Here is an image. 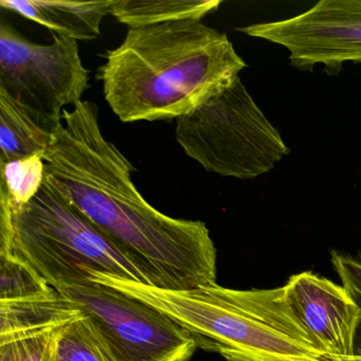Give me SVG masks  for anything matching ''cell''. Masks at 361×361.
I'll use <instances>...</instances> for the list:
<instances>
[{
  "mask_svg": "<svg viewBox=\"0 0 361 361\" xmlns=\"http://www.w3.org/2000/svg\"><path fill=\"white\" fill-rule=\"evenodd\" d=\"M98 106L65 109L44 154L45 175L145 276L149 286L190 290L216 283L217 252L202 221L156 210L132 180L136 169L99 126Z\"/></svg>",
  "mask_w": 361,
  "mask_h": 361,
  "instance_id": "obj_1",
  "label": "cell"
},
{
  "mask_svg": "<svg viewBox=\"0 0 361 361\" xmlns=\"http://www.w3.org/2000/svg\"><path fill=\"white\" fill-rule=\"evenodd\" d=\"M0 253H11L54 289L94 272L147 285L134 264L45 175L32 200L12 209L0 200Z\"/></svg>",
  "mask_w": 361,
  "mask_h": 361,
  "instance_id": "obj_4",
  "label": "cell"
},
{
  "mask_svg": "<svg viewBox=\"0 0 361 361\" xmlns=\"http://www.w3.org/2000/svg\"><path fill=\"white\" fill-rule=\"evenodd\" d=\"M56 290L87 320L111 361H189L198 348L183 325L113 287L87 279Z\"/></svg>",
  "mask_w": 361,
  "mask_h": 361,
  "instance_id": "obj_6",
  "label": "cell"
},
{
  "mask_svg": "<svg viewBox=\"0 0 361 361\" xmlns=\"http://www.w3.org/2000/svg\"><path fill=\"white\" fill-rule=\"evenodd\" d=\"M236 30L286 48L301 71L322 64L336 75L344 63H361V0H321L300 16Z\"/></svg>",
  "mask_w": 361,
  "mask_h": 361,
  "instance_id": "obj_8",
  "label": "cell"
},
{
  "mask_svg": "<svg viewBox=\"0 0 361 361\" xmlns=\"http://www.w3.org/2000/svg\"><path fill=\"white\" fill-rule=\"evenodd\" d=\"M81 316L58 291L42 299L0 302V336L64 326Z\"/></svg>",
  "mask_w": 361,
  "mask_h": 361,
  "instance_id": "obj_11",
  "label": "cell"
},
{
  "mask_svg": "<svg viewBox=\"0 0 361 361\" xmlns=\"http://www.w3.org/2000/svg\"><path fill=\"white\" fill-rule=\"evenodd\" d=\"M64 326L0 336V361H47L56 336Z\"/></svg>",
  "mask_w": 361,
  "mask_h": 361,
  "instance_id": "obj_17",
  "label": "cell"
},
{
  "mask_svg": "<svg viewBox=\"0 0 361 361\" xmlns=\"http://www.w3.org/2000/svg\"><path fill=\"white\" fill-rule=\"evenodd\" d=\"M331 262L350 295L361 297V251L356 255L331 250Z\"/></svg>",
  "mask_w": 361,
  "mask_h": 361,
  "instance_id": "obj_18",
  "label": "cell"
},
{
  "mask_svg": "<svg viewBox=\"0 0 361 361\" xmlns=\"http://www.w3.org/2000/svg\"><path fill=\"white\" fill-rule=\"evenodd\" d=\"M335 357L337 361H361V357L359 356H350V357Z\"/></svg>",
  "mask_w": 361,
  "mask_h": 361,
  "instance_id": "obj_20",
  "label": "cell"
},
{
  "mask_svg": "<svg viewBox=\"0 0 361 361\" xmlns=\"http://www.w3.org/2000/svg\"><path fill=\"white\" fill-rule=\"evenodd\" d=\"M115 0H1L0 6L75 41H92L100 35L101 23L111 14Z\"/></svg>",
  "mask_w": 361,
  "mask_h": 361,
  "instance_id": "obj_10",
  "label": "cell"
},
{
  "mask_svg": "<svg viewBox=\"0 0 361 361\" xmlns=\"http://www.w3.org/2000/svg\"><path fill=\"white\" fill-rule=\"evenodd\" d=\"M90 280L157 308L225 361H337L299 320L283 287L240 290L215 283L166 290L99 272Z\"/></svg>",
  "mask_w": 361,
  "mask_h": 361,
  "instance_id": "obj_3",
  "label": "cell"
},
{
  "mask_svg": "<svg viewBox=\"0 0 361 361\" xmlns=\"http://www.w3.org/2000/svg\"><path fill=\"white\" fill-rule=\"evenodd\" d=\"M51 135L39 128L18 102L0 90V162L44 156Z\"/></svg>",
  "mask_w": 361,
  "mask_h": 361,
  "instance_id": "obj_13",
  "label": "cell"
},
{
  "mask_svg": "<svg viewBox=\"0 0 361 361\" xmlns=\"http://www.w3.org/2000/svg\"><path fill=\"white\" fill-rule=\"evenodd\" d=\"M105 59L103 94L124 123L177 120L247 66L226 33L195 20L130 28Z\"/></svg>",
  "mask_w": 361,
  "mask_h": 361,
  "instance_id": "obj_2",
  "label": "cell"
},
{
  "mask_svg": "<svg viewBox=\"0 0 361 361\" xmlns=\"http://www.w3.org/2000/svg\"><path fill=\"white\" fill-rule=\"evenodd\" d=\"M289 306L331 356H354L361 310L350 291L312 271L293 274L282 286Z\"/></svg>",
  "mask_w": 361,
  "mask_h": 361,
  "instance_id": "obj_9",
  "label": "cell"
},
{
  "mask_svg": "<svg viewBox=\"0 0 361 361\" xmlns=\"http://www.w3.org/2000/svg\"><path fill=\"white\" fill-rule=\"evenodd\" d=\"M51 35L54 42L41 45L10 25H0V90L52 134L63 121L65 107L82 101L90 77L78 41Z\"/></svg>",
  "mask_w": 361,
  "mask_h": 361,
  "instance_id": "obj_7",
  "label": "cell"
},
{
  "mask_svg": "<svg viewBox=\"0 0 361 361\" xmlns=\"http://www.w3.org/2000/svg\"><path fill=\"white\" fill-rule=\"evenodd\" d=\"M176 140L207 172L252 179L269 172L289 149L240 77L177 119Z\"/></svg>",
  "mask_w": 361,
  "mask_h": 361,
  "instance_id": "obj_5",
  "label": "cell"
},
{
  "mask_svg": "<svg viewBox=\"0 0 361 361\" xmlns=\"http://www.w3.org/2000/svg\"><path fill=\"white\" fill-rule=\"evenodd\" d=\"M221 5V0H115L111 14L130 28L178 20H202Z\"/></svg>",
  "mask_w": 361,
  "mask_h": 361,
  "instance_id": "obj_12",
  "label": "cell"
},
{
  "mask_svg": "<svg viewBox=\"0 0 361 361\" xmlns=\"http://www.w3.org/2000/svg\"><path fill=\"white\" fill-rule=\"evenodd\" d=\"M353 297L356 300L357 304L361 310V297H356V295H353ZM354 356L361 357V318L358 329H357L356 338H355Z\"/></svg>",
  "mask_w": 361,
  "mask_h": 361,
  "instance_id": "obj_19",
  "label": "cell"
},
{
  "mask_svg": "<svg viewBox=\"0 0 361 361\" xmlns=\"http://www.w3.org/2000/svg\"><path fill=\"white\" fill-rule=\"evenodd\" d=\"M0 200L12 209L28 204L39 193L45 180L43 155L0 162Z\"/></svg>",
  "mask_w": 361,
  "mask_h": 361,
  "instance_id": "obj_14",
  "label": "cell"
},
{
  "mask_svg": "<svg viewBox=\"0 0 361 361\" xmlns=\"http://www.w3.org/2000/svg\"><path fill=\"white\" fill-rule=\"evenodd\" d=\"M47 361H111L83 316L65 325L56 336Z\"/></svg>",
  "mask_w": 361,
  "mask_h": 361,
  "instance_id": "obj_16",
  "label": "cell"
},
{
  "mask_svg": "<svg viewBox=\"0 0 361 361\" xmlns=\"http://www.w3.org/2000/svg\"><path fill=\"white\" fill-rule=\"evenodd\" d=\"M56 293L28 264L11 253H0V302L42 299Z\"/></svg>",
  "mask_w": 361,
  "mask_h": 361,
  "instance_id": "obj_15",
  "label": "cell"
}]
</instances>
